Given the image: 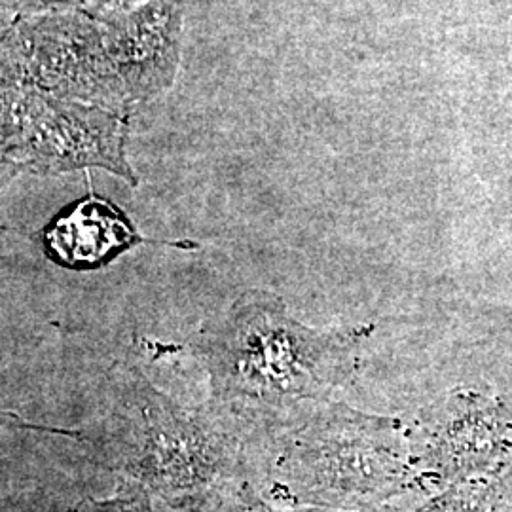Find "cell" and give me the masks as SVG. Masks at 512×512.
<instances>
[{
    "instance_id": "obj_1",
    "label": "cell",
    "mask_w": 512,
    "mask_h": 512,
    "mask_svg": "<svg viewBox=\"0 0 512 512\" xmlns=\"http://www.w3.org/2000/svg\"><path fill=\"white\" fill-rule=\"evenodd\" d=\"M372 330H311L274 294L251 291L203 325L192 351L209 376V404L266 437L329 403L353 376Z\"/></svg>"
},
{
    "instance_id": "obj_2",
    "label": "cell",
    "mask_w": 512,
    "mask_h": 512,
    "mask_svg": "<svg viewBox=\"0 0 512 512\" xmlns=\"http://www.w3.org/2000/svg\"><path fill=\"white\" fill-rule=\"evenodd\" d=\"M92 442V461L175 511L238 509L255 497L258 435L215 406L184 408L137 368H122Z\"/></svg>"
},
{
    "instance_id": "obj_3",
    "label": "cell",
    "mask_w": 512,
    "mask_h": 512,
    "mask_svg": "<svg viewBox=\"0 0 512 512\" xmlns=\"http://www.w3.org/2000/svg\"><path fill=\"white\" fill-rule=\"evenodd\" d=\"M262 442L255 492L274 509L382 511L423 490L399 420L327 403Z\"/></svg>"
},
{
    "instance_id": "obj_4",
    "label": "cell",
    "mask_w": 512,
    "mask_h": 512,
    "mask_svg": "<svg viewBox=\"0 0 512 512\" xmlns=\"http://www.w3.org/2000/svg\"><path fill=\"white\" fill-rule=\"evenodd\" d=\"M38 92L95 107L128 95L110 63L103 33L80 16H46L16 27L0 42V92Z\"/></svg>"
},
{
    "instance_id": "obj_5",
    "label": "cell",
    "mask_w": 512,
    "mask_h": 512,
    "mask_svg": "<svg viewBox=\"0 0 512 512\" xmlns=\"http://www.w3.org/2000/svg\"><path fill=\"white\" fill-rule=\"evenodd\" d=\"M128 122L110 109L46 93H23L14 107L6 156L23 171L61 175L99 167L131 186L139 179L126 158Z\"/></svg>"
},
{
    "instance_id": "obj_6",
    "label": "cell",
    "mask_w": 512,
    "mask_h": 512,
    "mask_svg": "<svg viewBox=\"0 0 512 512\" xmlns=\"http://www.w3.org/2000/svg\"><path fill=\"white\" fill-rule=\"evenodd\" d=\"M181 8L183 0H154L135 12L105 21V48L129 97L147 99L173 82Z\"/></svg>"
},
{
    "instance_id": "obj_7",
    "label": "cell",
    "mask_w": 512,
    "mask_h": 512,
    "mask_svg": "<svg viewBox=\"0 0 512 512\" xmlns=\"http://www.w3.org/2000/svg\"><path fill=\"white\" fill-rule=\"evenodd\" d=\"M55 264L69 270H95L141 243L143 238L122 209L97 196L69 205L35 236Z\"/></svg>"
},
{
    "instance_id": "obj_8",
    "label": "cell",
    "mask_w": 512,
    "mask_h": 512,
    "mask_svg": "<svg viewBox=\"0 0 512 512\" xmlns=\"http://www.w3.org/2000/svg\"><path fill=\"white\" fill-rule=\"evenodd\" d=\"M494 497L480 486L452 484L420 507L403 512H495Z\"/></svg>"
},
{
    "instance_id": "obj_9",
    "label": "cell",
    "mask_w": 512,
    "mask_h": 512,
    "mask_svg": "<svg viewBox=\"0 0 512 512\" xmlns=\"http://www.w3.org/2000/svg\"><path fill=\"white\" fill-rule=\"evenodd\" d=\"M67 512H154L152 495L135 482L120 480L118 494L110 499L86 497Z\"/></svg>"
},
{
    "instance_id": "obj_10",
    "label": "cell",
    "mask_w": 512,
    "mask_h": 512,
    "mask_svg": "<svg viewBox=\"0 0 512 512\" xmlns=\"http://www.w3.org/2000/svg\"><path fill=\"white\" fill-rule=\"evenodd\" d=\"M0 427L4 429H21V431H38V433H52V435H63L69 439H84V431L82 429H65V427H54V425H40L33 421L23 420L18 414L10 412V410H2L0 408Z\"/></svg>"
},
{
    "instance_id": "obj_11",
    "label": "cell",
    "mask_w": 512,
    "mask_h": 512,
    "mask_svg": "<svg viewBox=\"0 0 512 512\" xmlns=\"http://www.w3.org/2000/svg\"><path fill=\"white\" fill-rule=\"evenodd\" d=\"M234 512H355V511H334V509H313V507H306V509H274V507H270V505H266V503H262L258 497L255 499H251V501H247V503H243L241 507H238ZM374 512H403L399 511V509H395V507H387V509H382V511H374Z\"/></svg>"
},
{
    "instance_id": "obj_12",
    "label": "cell",
    "mask_w": 512,
    "mask_h": 512,
    "mask_svg": "<svg viewBox=\"0 0 512 512\" xmlns=\"http://www.w3.org/2000/svg\"><path fill=\"white\" fill-rule=\"evenodd\" d=\"M19 173H23L21 165L12 160L10 156H6L4 152H0V192L6 188V184L10 183L12 179H16ZM8 232L6 226H0V234Z\"/></svg>"
},
{
    "instance_id": "obj_13",
    "label": "cell",
    "mask_w": 512,
    "mask_h": 512,
    "mask_svg": "<svg viewBox=\"0 0 512 512\" xmlns=\"http://www.w3.org/2000/svg\"><path fill=\"white\" fill-rule=\"evenodd\" d=\"M50 0H0V12L4 10H23V8H37V6H46Z\"/></svg>"
}]
</instances>
